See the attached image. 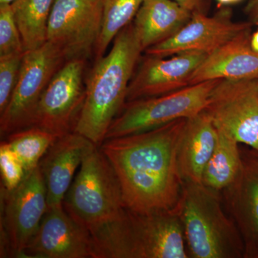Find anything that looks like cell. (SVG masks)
<instances>
[{
  "instance_id": "cell-10",
  "label": "cell",
  "mask_w": 258,
  "mask_h": 258,
  "mask_svg": "<svg viewBox=\"0 0 258 258\" xmlns=\"http://www.w3.org/2000/svg\"><path fill=\"white\" fill-rule=\"evenodd\" d=\"M86 62L67 61L56 73L39 101L31 127L57 138L74 133L86 98Z\"/></svg>"
},
{
  "instance_id": "cell-6",
  "label": "cell",
  "mask_w": 258,
  "mask_h": 258,
  "mask_svg": "<svg viewBox=\"0 0 258 258\" xmlns=\"http://www.w3.org/2000/svg\"><path fill=\"white\" fill-rule=\"evenodd\" d=\"M219 81H205L167 94L125 102L110 125L106 139L142 133L198 114L206 108Z\"/></svg>"
},
{
  "instance_id": "cell-21",
  "label": "cell",
  "mask_w": 258,
  "mask_h": 258,
  "mask_svg": "<svg viewBox=\"0 0 258 258\" xmlns=\"http://www.w3.org/2000/svg\"><path fill=\"white\" fill-rule=\"evenodd\" d=\"M55 0H15L11 4L25 52L47 42V26Z\"/></svg>"
},
{
  "instance_id": "cell-15",
  "label": "cell",
  "mask_w": 258,
  "mask_h": 258,
  "mask_svg": "<svg viewBox=\"0 0 258 258\" xmlns=\"http://www.w3.org/2000/svg\"><path fill=\"white\" fill-rule=\"evenodd\" d=\"M96 147L89 139L74 132L57 139L49 148L39 163L46 189L47 209L63 206L76 171Z\"/></svg>"
},
{
  "instance_id": "cell-27",
  "label": "cell",
  "mask_w": 258,
  "mask_h": 258,
  "mask_svg": "<svg viewBox=\"0 0 258 258\" xmlns=\"http://www.w3.org/2000/svg\"><path fill=\"white\" fill-rule=\"evenodd\" d=\"M246 14L248 15L251 21L254 23H257L258 22V0H249L245 9Z\"/></svg>"
},
{
  "instance_id": "cell-24",
  "label": "cell",
  "mask_w": 258,
  "mask_h": 258,
  "mask_svg": "<svg viewBox=\"0 0 258 258\" xmlns=\"http://www.w3.org/2000/svg\"><path fill=\"white\" fill-rule=\"evenodd\" d=\"M25 52L11 4L0 5V55Z\"/></svg>"
},
{
  "instance_id": "cell-32",
  "label": "cell",
  "mask_w": 258,
  "mask_h": 258,
  "mask_svg": "<svg viewBox=\"0 0 258 258\" xmlns=\"http://www.w3.org/2000/svg\"><path fill=\"white\" fill-rule=\"evenodd\" d=\"M257 86H258V78H257Z\"/></svg>"
},
{
  "instance_id": "cell-16",
  "label": "cell",
  "mask_w": 258,
  "mask_h": 258,
  "mask_svg": "<svg viewBox=\"0 0 258 258\" xmlns=\"http://www.w3.org/2000/svg\"><path fill=\"white\" fill-rule=\"evenodd\" d=\"M229 211L242 236L244 258H258V154H242L235 181L222 191Z\"/></svg>"
},
{
  "instance_id": "cell-20",
  "label": "cell",
  "mask_w": 258,
  "mask_h": 258,
  "mask_svg": "<svg viewBox=\"0 0 258 258\" xmlns=\"http://www.w3.org/2000/svg\"><path fill=\"white\" fill-rule=\"evenodd\" d=\"M217 144L205 166L202 183L209 189L221 193L240 174L242 154L239 147L240 144L235 139L220 129H217Z\"/></svg>"
},
{
  "instance_id": "cell-2",
  "label": "cell",
  "mask_w": 258,
  "mask_h": 258,
  "mask_svg": "<svg viewBox=\"0 0 258 258\" xmlns=\"http://www.w3.org/2000/svg\"><path fill=\"white\" fill-rule=\"evenodd\" d=\"M107 55L96 60L86 78V98L75 133L100 147L126 102L127 91L144 52L133 22L117 35Z\"/></svg>"
},
{
  "instance_id": "cell-30",
  "label": "cell",
  "mask_w": 258,
  "mask_h": 258,
  "mask_svg": "<svg viewBox=\"0 0 258 258\" xmlns=\"http://www.w3.org/2000/svg\"><path fill=\"white\" fill-rule=\"evenodd\" d=\"M216 1L220 5H227L240 3L242 0H216Z\"/></svg>"
},
{
  "instance_id": "cell-34",
  "label": "cell",
  "mask_w": 258,
  "mask_h": 258,
  "mask_svg": "<svg viewBox=\"0 0 258 258\" xmlns=\"http://www.w3.org/2000/svg\"><path fill=\"white\" fill-rule=\"evenodd\" d=\"M257 154H258V153H257Z\"/></svg>"
},
{
  "instance_id": "cell-14",
  "label": "cell",
  "mask_w": 258,
  "mask_h": 258,
  "mask_svg": "<svg viewBox=\"0 0 258 258\" xmlns=\"http://www.w3.org/2000/svg\"><path fill=\"white\" fill-rule=\"evenodd\" d=\"M25 257L92 258L91 236L63 206L47 209Z\"/></svg>"
},
{
  "instance_id": "cell-8",
  "label": "cell",
  "mask_w": 258,
  "mask_h": 258,
  "mask_svg": "<svg viewBox=\"0 0 258 258\" xmlns=\"http://www.w3.org/2000/svg\"><path fill=\"white\" fill-rule=\"evenodd\" d=\"M66 62L59 49L50 42L25 52L18 83L9 103L0 113L2 138L31 127L42 93Z\"/></svg>"
},
{
  "instance_id": "cell-4",
  "label": "cell",
  "mask_w": 258,
  "mask_h": 258,
  "mask_svg": "<svg viewBox=\"0 0 258 258\" xmlns=\"http://www.w3.org/2000/svg\"><path fill=\"white\" fill-rule=\"evenodd\" d=\"M176 208L189 257L244 258L242 236L222 209L220 192L203 183L183 181Z\"/></svg>"
},
{
  "instance_id": "cell-29",
  "label": "cell",
  "mask_w": 258,
  "mask_h": 258,
  "mask_svg": "<svg viewBox=\"0 0 258 258\" xmlns=\"http://www.w3.org/2000/svg\"><path fill=\"white\" fill-rule=\"evenodd\" d=\"M250 44L252 48L258 52V30L251 35Z\"/></svg>"
},
{
  "instance_id": "cell-33",
  "label": "cell",
  "mask_w": 258,
  "mask_h": 258,
  "mask_svg": "<svg viewBox=\"0 0 258 258\" xmlns=\"http://www.w3.org/2000/svg\"><path fill=\"white\" fill-rule=\"evenodd\" d=\"M257 25H258V22H257Z\"/></svg>"
},
{
  "instance_id": "cell-13",
  "label": "cell",
  "mask_w": 258,
  "mask_h": 258,
  "mask_svg": "<svg viewBox=\"0 0 258 258\" xmlns=\"http://www.w3.org/2000/svg\"><path fill=\"white\" fill-rule=\"evenodd\" d=\"M147 55L132 76L126 102L161 96L189 86L193 73L208 54L186 51L169 59Z\"/></svg>"
},
{
  "instance_id": "cell-25",
  "label": "cell",
  "mask_w": 258,
  "mask_h": 258,
  "mask_svg": "<svg viewBox=\"0 0 258 258\" xmlns=\"http://www.w3.org/2000/svg\"><path fill=\"white\" fill-rule=\"evenodd\" d=\"M24 53L0 55V113L9 103L18 83Z\"/></svg>"
},
{
  "instance_id": "cell-3",
  "label": "cell",
  "mask_w": 258,
  "mask_h": 258,
  "mask_svg": "<svg viewBox=\"0 0 258 258\" xmlns=\"http://www.w3.org/2000/svg\"><path fill=\"white\" fill-rule=\"evenodd\" d=\"M92 258H188L176 206L165 211L124 208L90 233Z\"/></svg>"
},
{
  "instance_id": "cell-9",
  "label": "cell",
  "mask_w": 258,
  "mask_h": 258,
  "mask_svg": "<svg viewBox=\"0 0 258 258\" xmlns=\"http://www.w3.org/2000/svg\"><path fill=\"white\" fill-rule=\"evenodd\" d=\"M103 11V0H55L47 42L59 49L66 62L87 60L101 34Z\"/></svg>"
},
{
  "instance_id": "cell-23",
  "label": "cell",
  "mask_w": 258,
  "mask_h": 258,
  "mask_svg": "<svg viewBox=\"0 0 258 258\" xmlns=\"http://www.w3.org/2000/svg\"><path fill=\"white\" fill-rule=\"evenodd\" d=\"M57 139L46 131L32 126L10 134L3 140L21 161L28 173L39 165L42 158Z\"/></svg>"
},
{
  "instance_id": "cell-12",
  "label": "cell",
  "mask_w": 258,
  "mask_h": 258,
  "mask_svg": "<svg viewBox=\"0 0 258 258\" xmlns=\"http://www.w3.org/2000/svg\"><path fill=\"white\" fill-rule=\"evenodd\" d=\"M251 28V23L233 21L229 10H220L211 17L198 10L174 35L144 52L148 55L161 57L186 51L210 54Z\"/></svg>"
},
{
  "instance_id": "cell-17",
  "label": "cell",
  "mask_w": 258,
  "mask_h": 258,
  "mask_svg": "<svg viewBox=\"0 0 258 258\" xmlns=\"http://www.w3.org/2000/svg\"><path fill=\"white\" fill-rule=\"evenodd\" d=\"M251 30H245L208 54L193 73L189 86L214 80L258 78V52L251 47Z\"/></svg>"
},
{
  "instance_id": "cell-5",
  "label": "cell",
  "mask_w": 258,
  "mask_h": 258,
  "mask_svg": "<svg viewBox=\"0 0 258 258\" xmlns=\"http://www.w3.org/2000/svg\"><path fill=\"white\" fill-rule=\"evenodd\" d=\"M63 208L89 234L111 222L125 208L119 181L99 147L83 161L64 196Z\"/></svg>"
},
{
  "instance_id": "cell-31",
  "label": "cell",
  "mask_w": 258,
  "mask_h": 258,
  "mask_svg": "<svg viewBox=\"0 0 258 258\" xmlns=\"http://www.w3.org/2000/svg\"><path fill=\"white\" fill-rule=\"evenodd\" d=\"M15 0H0V5L12 4Z\"/></svg>"
},
{
  "instance_id": "cell-11",
  "label": "cell",
  "mask_w": 258,
  "mask_h": 258,
  "mask_svg": "<svg viewBox=\"0 0 258 258\" xmlns=\"http://www.w3.org/2000/svg\"><path fill=\"white\" fill-rule=\"evenodd\" d=\"M205 111L217 129L258 153L257 79L220 80Z\"/></svg>"
},
{
  "instance_id": "cell-7",
  "label": "cell",
  "mask_w": 258,
  "mask_h": 258,
  "mask_svg": "<svg viewBox=\"0 0 258 258\" xmlns=\"http://www.w3.org/2000/svg\"><path fill=\"white\" fill-rule=\"evenodd\" d=\"M0 257H25V251L47 210V193L39 165L13 190L1 186Z\"/></svg>"
},
{
  "instance_id": "cell-26",
  "label": "cell",
  "mask_w": 258,
  "mask_h": 258,
  "mask_svg": "<svg viewBox=\"0 0 258 258\" xmlns=\"http://www.w3.org/2000/svg\"><path fill=\"white\" fill-rule=\"evenodd\" d=\"M0 171L1 186L8 191L18 186L26 174L21 161L4 140L0 144Z\"/></svg>"
},
{
  "instance_id": "cell-18",
  "label": "cell",
  "mask_w": 258,
  "mask_h": 258,
  "mask_svg": "<svg viewBox=\"0 0 258 258\" xmlns=\"http://www.w3.org/2000/svg\"><path fill=\"white\" fill-rule=\"evenodd\" d=\"M217 139L216 126L205 110L186 118L177 152L183 181L202 183L204 170L215 150Z\"/></svg>"
},
{
  "instance_id": "cell-19",
  "label": "cell",
  "mask_w": 258,
  "mask_h": 258,
  "mask_svg": "<svg viewBox=\"0 0 258 258\" xmlns=\"http://www.w3.org/2000/svg\"><path fill=\"white\" fill-rule=\"evenodd\" d=\"M191 14L173 0H144L133 22L144 51L174 35Z\"/></svg>"
},
{
  "instance_id": "cell-22",
  "label": "cell",
  "mask_w": 258,
  "mask_h": 258,
  "mask_svg": "<svg viewBox=\"0 0 258 258\" xmlns=\"http://www.w3.org/2000/svg\"><path fill=\"white\" fill-rule=\"evenodd\" d=\"M144 0H103V21L94 50L95 59L101 58L115 37L132 23Z\"/></svg>"
},
{
  "instance_id": "cell-28",
  "label": "cell",
  "mask_w": 258,
  "mask_h": 258,
  "mask_svg": "<svg viewBox=\"0 0 258 258\" xmlns=\"http://www.w3.org/2000/svg\"><path fill=\"white\" fill-rule=\"evenodd\" d=\"M173 1L192 13L194 12L200 10V6L203 0H173Z\"/></svg>"
},
{
  "instance_id": "cell-1",
  "label": "cell",
  "mask_w": 258,
  "mask_h": 258,
  "mask_svg": "<svg viewBox=\"0 0 258 258\" xmlns=\"http://www.w3.org/2000/svg\"><path fill=\"white\" fill-rule=\"evenodd\" d=\"M186 119L106 139L100 146L119 181L125 208L138 212L176 208L183 184L178 147Z\"/></svg>"
}]
</instances>
